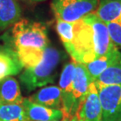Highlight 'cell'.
<instances>
[{
    "mask_svg": "<svg viewBox=\"0 0 121 121\" xmlns=\"http://www.w3.org/2000/svg\"><path fill=\"white\" fill-rule=\"evenodd\" d=\"M61 54L58 50L47 47L43 51L41 61L35 66L25 69L20 76V80L28 91L47 85L54 81V72L58 65Z\"/></svg>",
    "mask_w": 121,
    "mask_h": 121,
    "instance_id": "obj_1",
    "label": "cell"
},
{
    "mask_svg": "<svg viewBox=\"0 0 121 121\" xmlns=\"http://www.w3.org/2000/svg\"><path fill=\"white\" fill-rule=\"evenodd\" d=\"M9 33V43L13 50L25 48L44 50L49 44L47 26L42 22L21 19L14 24Z\"/></svg>",
    "mask_w": 121,
    "mask_h": 121,
    "instance_id": "obj_2",
    "label": "cell"
},
{
    "mask_svg": "<svg viewBox=\"0 0 121 121\" xmlns=\"http://www.w3.org/2000/svg\"><path fill=\"white\" fill-rule=\"evenodd\" d=\"M65 50L75 62L87 64L96 59L95 40L91 26L83 20L74 22V38L65 46Z\"/></svg>",
    "mask_w": 121,
    "mask_h": 121,
    "instance_id": "obj_3",
    "label": "cell"
},
{
    "mask_svg": "<svg viewBox=\"0 0 121 121\" xmlns=\"http://www.w3.org/2000/svg\"><path fill=\"white\" fill-rule=\"evenodd\" d=\"M98 0H53L51 9L55 18L76 22L96 10Z\"/></svg>",
    "mask_w": 121,
    "mask_h": 121,
    "instance_id": "obj_4",
    "label": "cell"
},
{
    "mask_svg": "<svg viewBox=\"0 0 121 121\" xmlns=\"http://www.w3.org/2000/svg\"><path fill=\"white\" fill-rule=\"evenodd\" d=\"M102 121H121V85L97 86Z\"/></svg>",
    "mask_w": 121,
    "mask_h": 121,
    "instance_id": "obj_5",
    "label": "cell"
},
{
    "mask_svg": "<svg viewBox=\"0 0 121 121\" xmlns=\"http://www.w3.org/2000/svg\"><path fill=\"white\" fill-rule=\"evenodd\" d=\"M75 117L78 121H102V109L94 82L90 84L89 91L79 103Z\"/></svg>",
    "mask_w": 121,
    "mask_h": 121,
    "instance_id": "obj_6",
    "label": "cell"
},
{
    "mask_svg": "<svg viewBox=\"0 0 121 121\" xmlns=\"http://www.w3.org/2000/svg\"><path fill=\"white\" fill-rule=\"evenodd\" d=\"M83 19L91 26L93 30L95 40L96 59L107 54L116 47L111 40L106 24L104 23L95 13L87 14Z\"/></svg>",
    "mask_w": 121,
    "mask_h": 121,
    "instance_id": "obj_7",
    "label": "cell"
},
{
    "mask_svg": "<svg viewBox=\"0 0 121 121\" xmlns=\"http://www.w3.org/2000/svg\"><path fill=\"white\" fill-rule=\"evenodd\" d=\"M93 82L84 64L76 62V69L72 82V100L77 111L79 103L89 91L90 84Z\"/></svg>",
    "mask_w": 121,
    "mask_h": 121,
    "instance_id": "obj_8",
    "label": "cell"
},
{
    "mask_svg": "<svg viewBox=\"0 0 121 121\" xmlns=\"http://www.w3.org/2000/svg\"><path fill=\"white\" fill-rule=\"evenodd\" d=\"M21 104L29 121H53L63 119V112L60 109L50 108L35 104L28 98H24Z\"/></svg>",
    "mask_w": 121,
    "mask_h": 121,
    "instance_id": "obj_9",
    "label": "cell"
},
{
    "mask_svg": "<svg viewBox=\"0 0 121 121\" xmlns=\"http://www.w3.org/2000/svg\"><path fill=\"white\" fill-rule=\"evenodd\" d=\"M119 63H121V53L118 48L115 47L107 54L85 65L92 80L94 82L105 69Z\"/></svg>",
    "mask_w": 121,
    "mask_h": 121,
    "instance_id": "obj_10",
    "label": "cell"
},
{
    "mask_svg": "<svg viewBox=\"0 0 121 121\" xmlns=\"http://www.w3.org/2000/svg\"><path fill=\"white\" fill-rule=\"evenodd\" d=\"M28 99L34 103L50 108L60 110L62 108L61 91L57 86H46L40 89Z\"/></svg>",
    "mask_w": 121,
    "mask_h": 121,
    "instance_id": "obj_11",
    "label": "cell"
},
{
    "mask_svg": "<svg viewBox=\"0 0 121 121\" xmlns=\"http://www.w3.org/2000/svg\"><path fill=\"white\" fill-rule=\"evenodd\" d=\"M21 15L19 0H0V33L21 20Z\"/></svg>",
    "mask_w": 121,
    "mask_h": 121,
    "instance_id": "obj_12",
    "label": "cell"
},
{
    "mask_svg": "<svg viewBox=\"0 0 121 121\" xmlns=\"http://www.w3.org/2000/svg\"><path fill=\"white\" fill-rule=\"evenodd\" d=\"M23 69L16 52L10 47H0V81L17 75Z\"/></svg>",
    "mask_w": 121,
    "mask_h": 121,
    "instance_id": "obj_13",
    "label": "cell"
},
{
    "mask_svg": "<svg viewBox=\"0 0 121 121\" xmlns=\"http://www.w3.org/2000/svg\"><path fill=\"white\" fill-rule=\"evenodd\" d=\"M23 99L20 85L15 78L8 76L0 81V104H20Z\"/></svg>",
    "mask_w": 121,
    "mask_h": 121,
    "instance_id": "obj_14",
    "label": "cell"
},
{
    "mask_svg": "<svg viewBox=\"0 0 121 121\" xmlns=\"http://www.w3.org/2000/svg\"><path fill=\"white\" fill-rule=\"evenodd\" d=\"M94 13L105 24L116 22L121 17V0H98Z\"/></svg>",
    "mask_w": 121,
    "mask_h": 121,
    "instance_id": "obj_15",
    "label": "cell"
},
{
    "mask_svg": "<svg viewBox=\"0 0 121 121\" xmlns=\"http://www.w3.org/2000/svg\"><path fill=\"white\" fill-rule=\"evenodd\" d=\"M0 121H29L22 104H0Z\"/></svg>",
    "mask_w": 121,
    "mask_h": 121,
    "instance_id": "obj_16",
    "label": "cell"
},
{
    "mask_svg": "<svg viewBox=\"0 0 121 121\" xmlns=\"http://www.w3.org/2000/svg\"><path fill=\"white\" fill-rule=\"evenodd\" d=\"M94 83L97 86L121 85V63L105 69Z\"/></svg>",
    "mask_w": 121,
    "mask_h": 121,
    "instance_id": "obj_17",
    "label": "cell"
},
{
    "mask_svg": "<svg viewBox=\"0 0 121 121\" xmlns=\"http://www.w3.org/2000/svg\"><path fill=\"white\" fill-rule=\"evenodd\" d=\"M56 20V30L64 47L70 44L74 38V22H67L60 19Z\"/></svg>",
    "mask_w": 121,
    "mask_h": 121,
    "instance_id": "obj_18",
    "label": "cell"
},
{
    "mask_svg": "<svg viewBox=\"0 0 121 121\" xmlns=\"http://www.w3.org/2000/svg\"><path fill=\"white\" fill-rule=\"evenodd\" d=\"M110 38L117 48H121V17L116 22L106 24Z\"/></svg>",
    "mask_w": 121,
    "mask_h": 121,
    "instance_id": "obj_19",
    "label": "cell"
},
{
    "mask_svg": "<svg viewBox=\"0 0 121 121\" xmlns=\"http://www.w3.org/2000/svg\"><path fill=\"white\" fill-rule=\"evenodd\" d=\"M53 121H71V120L69 119V118H65V117H63V119H62V120H53Z\"/></svg>",
    "mask_w": 121,
    "mask_h": 121,
    "instance_id": "obj_20",
    "label": "cell"
},
{
    "mask_svg": "<svg viewBox=\"0 0 121 121\" xmlns=\"http://www.w3.org/2000/svg\"><path fill=\"white\" fill-rule=\"evenodd\" d=\"M31 2H43L46 1V0H30Z\"/></svg>",
    "mask_w": 121,
    "mask_h": 121,
    "instance_id": "obj_21",
    "label": "cell"
},
{
    "mask_svg": "<svg viewBox=\"0 0 121 121\" xmlns=\"http://www.w3.org/2000/svg\"><path fill=\"white\" fill-rule=\"evenodd\" d=\"M71 121H78V120H76V118L74 117H72V118Z\"/></svg>",
    "mask_w": 121,
    "mask_h": 121,
    "instance_id": "obj_22",
    "label": "cell"
}]
</instances>
